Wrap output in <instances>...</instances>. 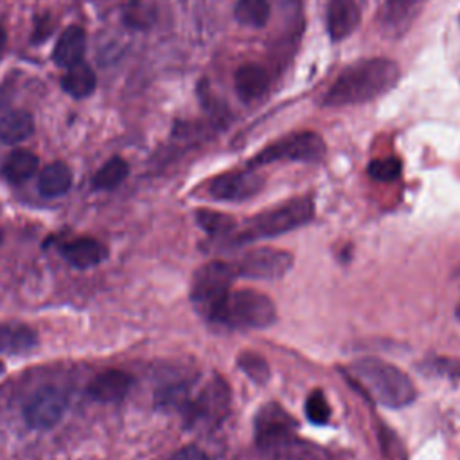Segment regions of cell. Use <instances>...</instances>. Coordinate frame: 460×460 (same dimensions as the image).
<instances>
[{
    "mask_svg": "<svg viewBox=\"0 0 460 460\" xmlns=\"http://www.w3.org/2000/svg\"><path fill=\"white\" fill-rule=\"evenodd\" d=\"M186 412L191 421H207V422H218L222 421L230 405V390L225 380L214 378L209 381L198 394L195 401H186Z\"/></svg>",
    "mask_w": 460,
    "mask_h": 460,
    "instance_id": "9",
    "label": "cell"
},
{
    "mask_svg": "<svg viewBox=\"0 0 460 460\" xmlns=\"http://www.w3.org/2000/svg\"><path fill=\"white\" fill-rule=\"evenodd\" d=\"M277 321L275 304L270 297L255 289L230 291L211 322L230 330H264Z\"/></svg>",
    "mask_w": 460,
    "mask_h": 460,
    "instance_id": "3",
    "label": "cell"
},
{
    "mask_svg": "<svg viewBox=\"0 0 460 460\" xmlns=\"http://www.w3.org/2000/svg\"><path fill=\"white\" fill-rule=\"evenodd\" d=\"M197 220L209 236H223L225 238V236L232 234L238 227L234 218L222 214V213H213V211H200L197 214Z\"/></svg>",
    "mask_w": 460,
    "mask_h": 460,
    "instance_id": "26",
    "label": "cell"
},
{
    "mask_svg": "<svg viewBox=\"0 0 460 460\" xmlns=\"http://www.w3.org/2000/svg\"><path fill=\"white\" fill-rule=\"evenodd\" d=\"M62 254L76 268L96 266L106 257L105 247L92 238H81V239L67 243L62 248Z\"/></svg>",
    "mask_w": 460,
    "mask_h": 460,
    "instance_id": "17",
    "label": "cell"
},
{
    "mask_svg": "<svg viewBox=\"0 0 460 460\" xmlns=\"http://www.w3.org/2000/svg\"><path fill=\"white\" fill-rule=\"evenodd\" d=\"M4 371V365L3 364H0V372H3Z\"/></svg>",
    "mask_w": 460,
    "mask_h": 460,
    "instance_id": "33",
    "label": "cell"
},
{
    "mask_svg": "<svg viewBox=\"0 0 460 460\" xmlns=\"http://www.w3.org/2000/svg\"><path fill=\"white\" fill-rule=\"evenodd\" d=\"M234 277L236 273L232 266L220 261L209 263L197 272L191 289V300L202 317L213 321L222 302L230 293Z\"/></svg>",
    "mask_w": 460,
    "mask_h": 460,
    "instance_id": "6",
    "label": "cell"
},
{
    "mask_svg": "<svg viewBox=\"0 0 460 460\" xmlns=\"http://www.w3.org/2000/svg\"><path fill=\"white\" fill-rule=\"evenodd\" d=\"M65 408V394L56 387H44L24 406V419L35 430H47L58 424Z\"/></svg>",
    "mask_w": 460,
    "mask_h": 460,
    "instance_id": "10",
    "label": "cell"
},
{
    "mask_svg": "<svg viewBox=\"0 0 460 460\" xmlns=\"http://www.w3.org/2000/svg\"><path fill=\"white\" fill-rule=\"evenodd\" d=\"M241 371L254 380L255 383H266L270 380V369L268 364L255 353H245L238 360Z\"/></svg>",
    "mask_w": 460,
    "mask_h": 460,
    "instance_id": "29",
    "label": "cell"
},
{
    "mask_svg": "<svg viewBox=\"0 0 460 460\" xmlns=\"http://www.w3.org/2000/svg\"><path fill=\"white\" fill-rule=\"evenodd\" d=\"M171 460H209L205 451L200 449L198 446H186L182 449H179Z\"/></svg>",
    "mask_w": 460,
    "mask_h": 460,
    "instance_id": "31",
    "label": "cell"
},
{
    "mask_svg": "<svg viewBox=\"0 0 460 460\" xmlns=\"http://www.w3.org/2000/svg\"><path fill=\"white\" fill-rule=\"evenodd\" d=\"M38 342L37 333L22 324L0 326V353L21 355L33 349Z\"/></svg>",
    "mask_w": 460,
    "mask_h": 460,
    "instance_id": "19",
    "label": "cell"
},
{
    "mask_svg": "<svg viewBox=\"0 0 460 460\" xmlns=\"http://www.w3.org/2000/svg\"><path fill=\"white\" fill-rule=\"evenodd\" d=\"M85 51H87L85 29L79 26H71L58 38V44L54 46V51H53V60L56 65L69 69L83 62Z\"/></svg>",
    "mask_w": 460,
    "mask_h": 460,
    "instance_id": "13",
    "label": "cell"
},
{
    "mask_svg": "<svg viewBox=\"0 0 460 460\" xmlns=\"http://www.w3.org/2000/svg\"><path fill=\"white\" fill-rule=\"evenodd\" d=\"M53 31H54V21L49 15H42L37 21V26H35V31H33V38H31L33 44L47 40Z\"/></svg>",
    "mask_w": 460,
    "mask_h": 460,
    "instance_id": "30",
    "label": "cell"
},
{
    "mask_svg": "<svg viewBox=\"0 0 460 460\" xmlns=\"http://www.w3.org/2000/svg\"><path fill=\"white\" fill-rule=\"evenodd\" d=\"M96 74L87 63H78L69 67L67 74L62 78V87L67 94L76 99H83L96 90Z\"/></svg>",
    "mask_w": 460,
    "mask_h": 460,
    "instance_id": "22",
    "label": "cell"
},
{
    "mask_svg": "<svg viewBox=\"0 0 460 460\" xmlns=\"http://www.w3.org/2000/svg\"><path fill=\"white\" fill-rule=\"evenodd\" d=\"M35 131L33 115L26 110H13L0 117V140L4 144H19Z\"/></svg>",
    "mask_w": 460,
    "mask_h": 460,
    "instance_id": "18",
    "label": "cell"
},
{
    "mask_svg": "<svg viewBox=\"0 0 460 460\" xmlns=\"http://www.w3.org/2000/svg\"><path fill=\"white\" fill-rule=\"evenodd\" d=\"M122 21L131 29H149L157 21V6L153 0H130L122 12Z\"/></svg>",
    "mask_w": 460,
    "mask_h": 460,
    "instance_id": "23",
    "label": "cell"
},
{
    "mask_svg": "<svg viewBox=\"0 0 460 460\" xmlns=\"http://www.w3.org/2000/svg\"><path fill=\"white\" fill-rule=\"evenodd\" d=\"M264 179L252 168L247 171H232L216 177L209 184V193L216 200L243 202L255 197L263 189Z\"/></svg>",
    "mask_w": 460,
    "mask_h": 460,
    "instance_id": "11",
    "label": "cell"
},
{
    "mask_svg": "<svg viewBox=\"0 0 460 460\" xmlns=\"http://www.w3.org/2000/svg\"><path fill=\"white\" fill-rule=\"evenodd\" d=\"M234 87L243 101H254L268 90L270 76L264 67L257 63H247L236 71Z\"/></svg>",
    "mask_w": 460,
    "mask_h": 460,
    "instance_id": "16",
    "label": "cell"
},
{
    "mask_svg": "<svg viewBox=\"0 0 460 460\" xmlns=\"http://www.w3.org/2000/svg\"><path fill=\"white\" fill-rule=\"evenodd\" d=\"M72 186V173L63 163H53L44 168L38 179V189L44 197L54 198L65 195Z\"/></svg>",
    "mask_w": 460,
    "mask_h": 460,
    "instance_id": "21",
    "label": "cell"
},
{
    "mask_svg": "<svg viewBox=\"0 0 460 460\" xmlns=\"http://www.w3.org/2000/svg\"><path fill=\"white\" fill-rule=\"evenodd\" d=\"M236 21L252 29H261L266 26L270 19V4L268 0H238L234 8Z\"/></svg>",
    "mask_w": 460,
    "mask_h": 460,
    "instance_id": "24",
    "label": "cell"
},
{
    "mask_svg": "<svg viewBox=\"0 0 460 460\" xmlns=\"http://www.w3.org/2000/svg\"><path fill=\"white\" fill-rule=\"evenodd\" d=\"M128 173H130L128 163L122 161L121 157H113L96 173V177L92 180V186L96 189H101V191L115 189L117 186H121L126 180Z\"/></svg>",
    "mask_w": 460,
    "mask_h": 460,
    "instance_id": "25",
    "label": "cell"
},
{
    "mask_svg": "<svg viewBox=\"0 0 460 460\" xmlns=\"http://www.w3.org/2000/svg\"><path fill=\"white\" fill-rule=\"evenodd\" d=\"M305 415L314 424H328L331 419V406L322 390H315L305 399Z\"/></svg>",
    "mask_w": 460,
    "mask_h": 460,
    "instance_id": "27",
    "label": "cell"
},
{
    "mask_svg": "<svg viewBox=\"0 0 460 460\" xmlns=\"http://www.w3.org/2000/svg\"><path fill=\"white\" fill-rule=\"evenodd\" d=\"M401 78L399 65L389 58H365L333 81L322 97L324 106H349L374 101L390 92Z\"/></svg>",
    "mask_w": 460,
    "mask_h": 460,
    "instance_id": "1",
    "label": "cell"
},
{
    "mask_svg": "<svg viewBox=\"0 0 460 460\" xmlns=\"http://www.w3.org/2000/svg\"><path fill=\"white\" fill-rule=\"evenodd\" d=\"M293 264V255L277 248H255L239 255L230 266L236 277L275 280L284 277Z\"/></svg>",
    "mask_w": 460,
    "mask_h": 460,
    "instance_id": "7",
    "label": "cell"
},
{
    "mask_svg": "<svg viewBox=\"0 0 460 460\" xmlns=\"http://www.w3.org/2000/svg\"><path fill=\"white\" fill-rule=\"evenodd\" d=\"M4 44H6V33H4V29H3V26H0V51H3V47H4Z\"/></svg>",
    "mask_w": 460,
    "mask_h": 460,
    "instance_id": "32",
    "label": "cell"
},
{
    "mask_svg": "<svg viewBox=\"0 0 460 460\" xmlns=\"http://www.w3.org/2000/svg\"><path fill=\"white\" fill-rule=\"evenodd\" d=\"M315 216V204L310 197L293 198L277 207L263 211L247 222L241 234L234 238V245L250 243L254 239L275 238L308 225Z\"/></svg>",
    "mask_w": 460,
    "mask_h": 460,
    "instance_id": "4",
    "label": "cell"
},
{
    "mask_svg": "<svg viewBox=\"0 0 460 460\" xmlns=\"http://www.w3.org/2000/svg\"><path fill=\"white\" fill-rule=\"evenodd\" d=\"M38 170V157L28 149H17L6 159L3 175L12 184H22L29 180Z\"/></svg>",
    "mask_w": 460,
    "mask_h": 460,
    "instance_id": "20",
    "label": "cell"
},
{
    "mask_svg": "<svg viewBox=\"0 0 460 460\" xmlns=\"http://www.w3.org/2000/svg\"><path fill=\"white\" fill-rule=\"evenodd\" d=\"M326 155V142L315 131H298L289 133L263 151L248 163V166L259 168L279 161H295V163H315Z\"/></svg>",
    "mask_w": 460,
    "mask_h": 460,
    "instance_id": "5",
    "label": "cell"
},
{
    "mask_svg": "<svg viewBox=\"0 0 460 460\" xmlns=\"http://www.w3.org/2000/svg\"><path fill=\"white\" fill-rule=\"evenodd\" d=\"M367 171H369V177L378 180V182H394V180H397L401 177L403 164L396 157L378 159V161H372L369 164Z\"/></svg>",
    "mask_w": 460,
    "mask_h": 460,
    "instance_id": "28",
    "label": "cell"
},
{
    "mask_svg": "<svg viewBox=\"0 0 460 460\" xmlns=\"http://www.w3.org/2000/svg\"><path fill=\"white\" fill-rule=\"evenodd\" d=\"M297 430V421L277 403L264 405L255 415V440L261 447L272 449L288 444Z\"/></svg>",
    "mask_w": 460,
    "mask_h": 460,
    "instance_id": "8",
    "label": "cell"
},
{
    "mask_svg": "<svg viewBox=\"0 0 460 460\" xmlns=\"http://www.w3.org/2000/svg\"><path fill=\"white\" fill-rule=\"evenodd\" d=\"M362 22L358 0H331L328 6V33L331 40L340 42L351 37Z\"/></svg>",
    "mask_w": 460,
    "mask_h": 460,
    "instance_id": "12",
    "label": "cell"
},
{
    "mask_svg": "<svg viewBox=\"0 0 460 460\" xmlns=\"http://www.w3.org/2000/svg\"><path fill=\"white\" fill-rule=\"evenodd\" d=\"M428 0H385L380 21L389 31H403L419 15Z\"/></svg>",
    "mask_w": 460,
    "mask_h": 460,
    "instance_id": "14",
    "label": "cell"
},
{
    "mask_svg": "<svg viewBox=\"0 0 460 460\" xmlns=\"http://www.w3.org/2000/svg\"><path fill=\"white\" fill-rule=\"evenodd\" d=\"M131 387V376L122 371H106L99 374L88 387L92 399L101 403L121 401Z\"/></svg>",
    "mask_w": 460,
    "mask_h": 460,
    "instance_id": "15",
    "label": "cell"
},
{
    "mask_svg": "<svg viewBox=\"0 0 460 460\" xmlns=\"http://www.w3.org/2000/svg\"><path fill=\"white\" fill-rule=\"evenodd\" d=\"M347 372L351 380L380 405L401 408L410 405L417 396L410 378L380 358H360L349 365Z\"/></svg>",
    "mask_w": 460,
    "mask_h": 460,
    "instance_id": "2",
    "label": "cell"
}]
</instances>
